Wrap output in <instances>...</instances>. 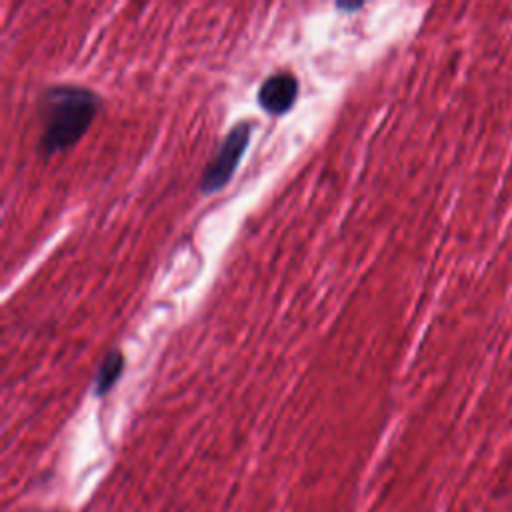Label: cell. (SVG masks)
Returning <instances> with one entry per match:
<instances>
[{"label":"cell","mask_w":512,"mask_h":512,"mask_svg":"<svg viewBox=\"0 0 512 512\" xmlns=\"http://www.w3.org/2000/svg\"><path fill=\"white\" fill-rule=\"evenodd\" d=\"M98 104V94L84 86L60 84L48 88L40 100V154L48 158L74 146L92 124Z\"/></svg>","instance_id":"6da1fadb"},{"label":"cell","mask_w":512,"mask_h":512,"mask_svg":"<svg viewBox=\"0 0 512 512\" xmlns=\"http://www.w3.org/2000/svg\"><path fill=\"white\" fill-rule=\"evenodd\" d=\"M250 134H252V128L248 122L236 124L226 134V138L222 140V144L218 146V150L214 152V156L210 158L206 168L202 170L200 190L204 194L218 192L220 188H224L230 182V178L236 172L240 158L250 142Z\"/></svg>","instance_id":"7a4b0ae2"},{"label":"cell","mask_w":512,"mask_h":512,"mask_svg":"<svg viewBox=\"0 0 512 512\" xmlns=\"http://www.w3.org/2000/svg\"><path fill=\"white\" fill-rule=\"evenodd\" d=\"M296 96L298 80L290 72H276L268 76L258 90V102L268 114H284L292 108Z\"/></svg>","instance_id":"3957f363"},{"label":"cell","mask_w":512,"mask_h":512,"mask_svg":"<svg viewBox=\"0 0 512 512\" xmlns=\"http://www.w3.org/2000/svg\"><path fill=\"white\" fill-rule=\"evenodd\" d=\"M124 370V356L120 350H110L104 360L100 362V368H98V374L94 378V392L98 396H104L114 384L116 380L120 378Z\"/></svg>","instance_id":"277c9868"},{"label":"cell","mask_w":512,"mask_h":512,"mask_svg":"<svg viewBox=\"0 0 512 512\" xmlns=\"http://www.w3.org/2000/svg\"><path fill=\"white\" fill-rule=\"evenodd\" d=\"M340 10H346V12H352V10H360L362 8V4H342V2H338L336 4Z\"/></svg>","instance_id":"5b68a950"}]
</instances>
